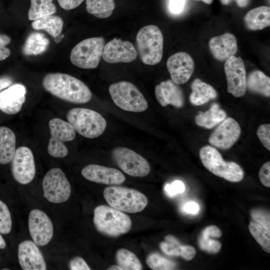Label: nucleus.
<instances>
[{
  "mask_svg": "<svg viewBox=\"0 0 270 270\" xmlns=\"http://www.w3.org/2000/svg\"><path fill=\"white\" fill-rule=\"evenodd\" d=\"M42 84L54 96L70 102L85 104L92 98L90 89L84 82L68 74H47L42 79Z\"/></svg>",
  "mask_w": 270,
  "mask_h": 270,
  "instance_id": "nucleus-1",
  "label": "nucleus"
},
{
  "mask_svg": "<svg viewBox=\"0 0 270 270\" xmlns=\"http://www.w3.org/2000/svg\"><path fill=\"white\" fill-rule=\"evenodd\" d=\"M94 225L100 233L117 237L127 233L131 228L132 220L123 212L112 206L100 205L94 211Z\"/></svg>",
  "mask_w": 270,
  "mask_h": 270,
  "instance_id": "nucleus-2",
  "label": "nucleus"
},
{
  "mask_svg": "<svg viewBox=\"0 0 270 270\" xmlns=\"http://www.w3.org/2000/svg\"><path fill=\"white\" fill-rule=\"evenodd\" d=\"M103 195L110 206L128 213L142 212L148 204V199L144 194L134 189L123 186L106 187Z\"/></svg>",
  "mask_w": 270,
  "mask_h": 270,
  "instance_id": "nucleus-3",
  "label": "nucleus"
},
{
  "mask_svg": "<svg viewBox=\"0 0 270 270\" xmlns=\"http://www.w3.org/2000/svg\"><path fill=\"white\" fill-rule=\"evenodd\" d=\"M136 42L140 57L144 64L155 65L160 62L164 38L157 26L148 25L142 28L137 33Z\"/></svg>",
  "mask_w": 270,
  "mask_h": 270,
  "instance_id": "nucleus-4",
  "label": "nucleus"
},
{
  "mask_svg": "<svg viewBox=\"0 0 270 270\" xmlns=\"http://www.w3.org/2000/svg\"><path fill=\"white\" fill-rule=\"evenodd\" d=\"M66 118L76 132L88 138L100 136L106 126V122L100 114L86 108L70 109L66 114Z\"/></svg>",
  "mask_w": 270,
  "mask_h": 270,
  "instance_id": "nucleus-5",
  "label": "nucleus"
},
{
  "mask_svg": "<svg viewBox=\"0 0 270 270\" xmlns=\"http://www.w3.org/2000/svg\"><path fill=\"white\" fill-rule=\"evenodd\" d=\"M204 166L214 175L233 182L242 180L244 172L236 162H225L221 154L214 147L206 146L200 151Z\"/></svg>",
  "mask_w": 270,
  "mask_h": 270,
  "instance_id": "nucleus-6",
  "label": "nucleus"
},
{
  "mask_svg": "<svg viewBox=\"0 0 270 270\" xmlns=\"http://www.w3.org/2000/svg\"><path fill=\"white\" fill-rule=\"evenodd\" d=\"M109 92L114 104L122 110L140 112L148 108L147 100L132 82L121 81L112 84L109 87Z\"/></svg>",
  "mask_w": 270,
  "mask_h": 270,
  "instance_id": "nucleus-7",
  "label": "nucleus"
},
{
  "mask_svg": "<svg viewBox=\"0 0 270 270\" xmlns=\"http://www.w3.org/2000/svg\"><path fill=\"white\" fill-rule=\"evenodd\" d=\"M105 41L102 37L86 38L72 49L70 60L75 66L81 68H96L102 55Z\"/></svg>",
  "mask_w": 270,
  "mask_h": 270,
  "instance_id": "nucleus-8",
  "label": "nucleus"
},
{
  "mask_svg": "<svg viewBox=\"0 0 270 270\" xmlns=\"http://www.w3.org/2000/svg\"><path fill=\"white\" fill-rule=\"evenodd\" d=\"M48 126L50 134L47 148L48 154L54 158L65 157L68 154V150L64 142L74 139L76 135L74 129L70 123L60 118L50 120Z\"/></svg>",
  "mask_w": 270,
  "mask_h": 270,
  "instance_id": "nucleus-9",
  "label": "nucleus"
},
{
  "mask_svg": "<svg viewBox=\"0 0 270 270\" xmlns=\"http://www.w3.org/2000/svg\"><path fill=\"white\" fill-rule=\"evenodd\" d=\"M42 187L44 196L52 203L66 202L71 193L70 183L59 168H52L47 172L43 178Z\"/></svg>",
  "mask_w": 270,
  "mask_h": 270,
  "instance_id": "nucleus-10",
  "label": "nucleus"
},
{
  "mask_svg": "<svg viewBox=\"0 0 270 270\" xmlns=\"http://www.w3.org/2000/svg\"><path fill=\"white\" fill-rule=\"evenodd\" d=\"M112 154L118 166L130 176L144 177L150 171L148 161L132 150L124 147H118L112 150Z\"/></svg>",
  "mask_w": 270,
  "mask_h": 270,
  "instance_id": "nucleus-11",
  "label": "nucleus"
},
{
  "mask_svg": "<svg viewBox=\"0 0 270 270\" xmlns=\"http://www.w3.org/2000/svg\"><path fill=\"white\" fill-rule=\"evenodd\" d=\"M11 170L14 178L19 184H26L34 179L36 166L34 155L30 148L20 146L11 160Z\"/></svg>",
  "mask_w": 270,
  "mask_h": 270,
  "instance_id": "nucleus-12",
  "label": "nucleus"
},
{
  "mask_svg": "<svg viewBox=\"0 0 270 270\" xmlns=\"http://www.w3.org/2000/svg\"><path fill=\"white\" fill-rule=\"evenodd\" d=\"M224 68L228 92L236 98L242 96L247 88L246 71L243 60L240 57L232 56L226 60Z\"/></svg>",
  "mask_w": 270,
  "mask_h": 270,
  "instance_id": "nucleus-13",
  "label": "nucleus"
},
{
  "mask_svg": "<svg viewBox=\"0 0 270 270\" xmlns=\"http://www.w3.org/2000/svg\"><path fill=\"white\" fill-rule=\"evenodd\" d=\"M28 224L30 235L37 245L44 246L52 239L53 224L44 212L38 209L32 210L28 214Z\"/></svg>",
  "mask_w": 270,
  "mask_h": 270,
  "instance_id": "nucleus-14",
  "label": "nucleus"
},
{
  "mask_svg": "<svg viewBox=\"0 0 270 270\" xmlns=\"http://www.w3.org/2000/svg\"><path fill=\"white\" fill-rule=\"evenodd\" d=\"M241 133L238 122L232 118H228L212 132L208 138L210 144L216 148L227 150L238 140Z\"/></svg>",
  "mask_w": 270,
  "mask_h": 270,
  "instance_id": "nucleus-15",
  "label": "nucleus"
},
{
  "mask_svg": "<svg viewBox=\"0 0 270 270\" xmlns=\"http://www.w3.org/2000/svg\"><path fill=\"white\" fill-rule=\"evenodd\" d=\"M102 56L108 63H128L136 59L137 52L132 42L115 38L104 46Z\"/></svg>",
  "mask_w": 270,
  "mask_h": 270,
  "instance_id": "nucleus-16",
  "label": "nucleus"
},
{
  "mask_svg": "<svg viewBox=\"0 0 270 270\" xmlns=\"http://www.w3.org/2000/svg\"><path fill=\"white\" fill-rule=\"evenodd\" d=\"M166 66L171 80L179 85L186 83L190 78L194 70V64L188 54L178 52L168 58Z\"/></svg>",
  "mask_w": 270,
  "mask_h": 270,
  "instance_id": "nucleus-17",
  "label": "nucleus"
},
{
  "mask_svg": "<svg viewBox=\"0 0 270 270\" xmlns=\"http://www.w3.org/2000/svg\"><path fill=\"white\" fill-rule=\"evenodd\" d=\"M81 174L86 179L96 183L119 185L124 182L126 178L119 170L96 164L84 167Z\"/></svg>",
  "mask_w": 270,
  "mask_h": 270,
  "instance_id": "nucleus-18",
  "label": "nucleus"
},
{
  "mask_svg": "<svg viewBox=\"0 0 270 270\" xmlns=\"http://www.w3.org/2000/svg\"><path fill=\"white\" fill-rule=\"evenodd\" d=\"M18 260L24 270H45L46 264L42 255L32 240H25L18 246Z\"/></svg>",
  "mask_w": 270,
  "mask_h": 270,
  "instance_id": "nucleus-19",
  "label": "nucleus"
},
{
  "mask_svg": "<svg viewBox=\"0 0 270 270\" xmlns=\"http://www.w3.org/2000/svg\"><path fill=\"white\" fill-rule=\"evenodd\" d=\"M26 88L20 84L9 86L0 92V110L8 114L18 112L26 100Z\"/></svg>",
  "mask_w": 270,
  "mask_h": 270,
  "instance_id": "nucleus-20",
  "label": "nucleus"
},
{
  "mask_svg": "<svg viewBox=\"0 0 270 270\" xmlns=\"http://www.w3.org/2000/svg\"><path fill=\"white\" fill-rule=\"evenodd\" d=\"M155 96L160 104L166 106L171 104L182 108L184 104V96L182 90L171 80L162 82L155 88Z\"/></svg>",
  "mask_w": 270,
  "mask_h": 270,
  "instance_id": "nucleus-21",
  "label": "nucleus"
},
{
  "mask_svg": "<svg viewBox=\"0 0 270 270\" xmlns=\"http://www.w3.org/2000/svg\"><path fill=\"white\" fill-rule=\"evenodd\" d=\"M209 48L216 60H226L234 56L237 51L236 38L230 33L212 37L209 42Z\"/></svg>",
  "mask_w": 270,
  "mask_h": 270,
  "instance_id": "nucleus-22",
  "label": "nucleus"
},
{
  "mask_svg": "<svg viewBox=\"0 0 270 270\" xmlns=\"http://www.w3.org/2000/svg\"><path fill=\"white\" fill-rule=\"evenodd\" d=\"M191 88L192 92L190 96V100L195 106L202 105L217 96L215 89L199 78H196L192 82Z\"/></svg>",
  "mask_w": 270,
  "mask_h": 270,
  "instance_id": "nucleus-23",
  "label": "nucleus"
},
{
  "mask_svg": "<svg viewBox=\"0 0 270 270\" xmlns=\"http://www.w3.org/2000/svg\"><path fill=\"white\" fill-rule=\"evenodd\" d=\"M16 146V137L14 132L6 126H0V164L11 162Z\"/></svg>",
  "mask_w": 270,
  "mask_h": 270,
  "instance_id": "nucleus-24",
  "label": "nucleus"
},
{
  "mask_svg": "<svg viewBox=\"0 0 270 270\" xmlns=\"http://www.w3.org/2000/svg\"><path fill=\"white\" fill-rule=\"evenodd\" d=\"M246 27L251 30H260L270 25V8L261 6L250 10L244 16Z\"/></svg>",
  "mask_w": 270,
  "mask_h": 270,
  "instance_id": "nucleus-25",
  "label": "nucleus"
},
{
  "mask_svg": "<svg viewBox=\"0 0 270 270\" xmlns=\"http://www.w3.org/2000/svg\"><path fill=\"white\" fill-rule=\"evenodd\" d=\"M226 117L225 111L220 108L218 104L214 103L207 111L199 112L196 116L195 122L198 126L210 129L223 121Z\"/></svg>",
  "mask_w": 270,
  "mask_h": 270,
  "instance_id": "nucleus-26",
  "label": "nucleus"
},
{
  "mask_svg": "<svg viewBox=\"0 0 270 270\" xmlns=\"http://www.w3.org/2000/svg\"><path fill=\"white\" fill-rule=\"evenodd\" d=\"M246 88L253 92L270 97V78L260 70H254L246 78Z\"/></svg>",
  "mask_w": 270,
  "mask_h": 270,
  "instance_id": "nucleus-27",
  "label": "nucleus"
},
{
  "mask_svg": "<svg viewBox=\"0 0 270 270\" xmlns=\"http://www.w3.org/2000/svg\"><path fill=\"white\" fill-rule=\"evenodd\" d=\"M64 22L58 16L48 15L34 20L32 23V27L36 30H44L54 38L61 34Z\"/></svg>",
  "mask_w": 270,
  "mask_h": 270,
  "instance_id": "nucleus-28",
  "label": "nucleus"
},
{
  "mask_svg": "<svg viewBox=\"0 0 270 270\" xmlns=\"http://www.w3.org/2000/svg\"><path fill=\"white\" fill-rule=\"evenodd\" d=\"M50 44L49 40L43 34H30L22 48V52L27 56L38 55L44 52Z\"/></svg>",
  "mask_w": 270,
  "mask_h": 270,
  "instance_id": "nucleus-29",
  "label": "nucleus"
},
{
  "mask_svg": "<svg viewBox=\"0 0 270 270\" xmlns=\"http://www.w3.org/2000/svg\"><path fill=\"white\" fill-rule=\"evenodd\" d=\"M87 12L96 18L110 16L116 7L114 0H86Z\"/></svg>",
  "mask_w": 270,
  "mask_h": 270,
  "instance_id": "nucleus-30",
  "label": "nucleus"
},
{
  "mask_svg": "<svg viewBox=\"0 0 270 270\" xmlns=\"http://www.w3.org/2000/svg\"><path fill=\"white\" fill-rule=\"evenodd\" d=\"M53 0H30V6L28 12V18L34 20L56 12V8Z\"/></svg>",
  "mask_w": 270,
  "mask_h": 270,
  "instance_id": "nucleus-31",
  "label": "nucleus"
},
{
  "mask_svg": "<svg viewBox=\"0 0 270 270\" xmlns=\"http://www.w3.org/2000/svg\"><path fill=\"white\" fill-rule=\"evenodd\" d=\"M118 265L123 270H141L142 264L136 255L126 248L118 250L116 254Z\"/></svg>",
  "mask_w": 270,
  "mask_h": 270,
  "instance_id": "nucleus-32",
  "label": "nucleus"
},
{
  "mask_svg": "<svg viewBox=\"0 0 270 270\" xmlns=\"http://www.w3.org/2000/svg\"><path fill=\"white\" fill-rule=\"evenodd\" d=\"M249 230L262 248L270 252V232L261 224L252 220L248 225Z\"/></svg>",
  "mask_w": 270,
  "mask_h": 270,
  "instance_id": "nucleus-33",
  "label": "nucleus"
},
{
  "mask_svg": "<svg viewBox=\"0 0 270 270\" xmlns=\"http://www.w3.org/2000/svg\"><path fill=\"white\" fill-rule=\"evenodd\" d=\"M146 264L149 268L154 270H174L176 264L168 260L157 253L150 254L146 258Z\"/></svg>",
  "mask_w": 270,
  "mask_h": 270,
  "instance_id": "nucleus-34",
  "label": "nucleus"
},
{
  "mask_svg": "<svg viewBox=\"0 0 270 270\" xmlns=\"http://www.w3.org/2000/svg\"><path fill=\"white\" fill-rule=\"evenodd\" d=\"M165 242L160 244V247L162 252L170 256H180L182 244L172 235H168L164 238Z\"/></svg>",
  "mask_w": 270,
  "mask_h": 270,
  "instance_id": "nucleus-35",
  "label": "nucleus"
},
{
  "mask_svg": "<svg viewBox=\"0 0 270 270\" xmlns=\"http://www.w3.org/2000/svg\"><path fill=\"white\" fill-rule=\"evenodd\" d=\"M198 244L200 249L210 254H216L221 248V243L218 240L212 239L208 236L200 233Z\"/></svg>",
  "mask_w": 270,
  "mask_h": 270,
  "instance_id": "nucleus-36",
  "label": "nucleus"
},
{
  "mask_svg": "<svg viewBox=\"0 0 270 270\" xmlns=\"http://www.w3.org/2000/svg\"><path fill=\"white\" fill-rule=\"evenodd\" d=\"M12 220L10 212L3 202L0 200V233L9 234L12 230Z\"/></svg>",
  "mask_w": 270,
  "mask_h": 270,
  "instance_id": "nucleus-37",
  "label": "nucleus"
},
{
  "mask_svg": "<svg viewBox=\"0 0 270 270\" xmlns=\"http://www.w3.org/2000/svg\"><path fill=\"white\" fill-rule=\"evenodd\" d=\"M253 220L258 222L268 230H270V212L260 208L253 209L250 212Z\"/></svg>",
  "mask_w": 270,
  "mask_h": 270,
  "instance_id": "nucleus-38",
  "label": "nucleus"
},
{
  "mask_svg": "<svg viewBox=\"0 0 270 270\" xmlns=\"http://www.w3.org/2000/svg\"><path fill=\"white\" fill-rule=\"evenodd\" d=\"M257 136L262 145L270 150V124L260 125L256 132Z\"/></svg>",
  "mask_w": 270,
  "mask_h": 270,
  "instance_id": "nucleus-39",
  "label": "nucleus"
},
{
  "mask_svg": "<svg viewBox=\"0 0 270 270\" xmlns=\"http://www.w3.org/2000/svg\"><path fill=\"white\" fill-rule=\"evenodd\" d=\"M164 190L168 196L172 198L178 194L182 193L185 190V186L182 181L176 180L171 184H166Z\"/></svg>",
  "mask_w": 270,
  "mask_h": 270,
  "instance_id": "nucleus-40",
  "label": "nucleus"
},
{
  "mask_svg": "<svg viewBox=\"0 0 270 270\" xmlns=\"http://www.w3.org/2000/svg\"><path fill=\"white\" fill-rule=\"evenodd\" d=\"M261 183L265 186L270 187V162H268L261 167L259 174Z\"/></svg>",
  "mask_w": 270,
  "mask_h": 270,
  "instance_id": "nucleus-41",
  "label": "nucleus"
},
{
  "mask_svg": "<svg viewBox=\"0 0 270 270\" xmlns=\"http://www.w3.org/2000/svg\"><path fill=\"white\" fill-rule=\"evenodd\" d=\"M10 38L5 34H0V61L9 56L10 51L6 46L10 42Z\"/></svg>",
  "mask_w": 270,
  "mask_h": 270,
  "instance_id": "nucleus-42",
  "label": "nucleus"
},
{
  "mask_svg": "<svg viewBox=\"0 0 270 270\" xmlns=\"http://www.w3.org/2000/svg\"><path fill=\"white\" fill-rule=\"evenodd\" d=\"M69 267L71 270H90V268L81 257L74 258L69 263Z\"/></svg>",
  "mask_w": 270,
  "mask_h": 270,
  "instance_id": "nucleus-43",
  "label": "nucleus"
},
{
  "mask_svg": "<svg viewBox=\"0 0 270 270\" xmlns=\"http://www.w3.org/2000/svg\"><path fill=\"white\" fill-rule=\"evenodd\" d=\"M186 0H169L168 8L174 14H179L184 10Z\"/></svg>",
  "mask_w": 270,
  "mask_h": 270,
  "instance_id": "nucleus-44",
  "label": "nucleus"
},
{
  "mask_svg": "<svg viewBox=\"0 0 270 270\" xmlns=\"http://www.w3.org/2000/svg\"><path fill=\"white\" fill-rule=\"evenodd\" d=\"M196 254L195 248L189 245H182L180 256L186 260H192Z\"/></svg>",
  "mask_w": 270,
  "mask_h": 270,
  "instance_id": "nucleus-45",
  "label": "nucleus"
},
{
  "mask_svg": "<svg viewBox=\"0 0 270 270\" xmlns=\"http://www.w3.org/2000/svg\"><path fill=\"white\" fill-rule=\"evenodd\" d=\"M60 6L64 10H70L79 5L84 0H57Z\"/></svg>",
  "mask_w": 270,
  "mask_h": 270,
  "instance_id": "nucleus-46",
  "label": "nucleus"
},
{
  "mask_svg": "<svg viewBox=\"0 0 270 270\" xmlns=\"http://www.w3.org/2000/svg\"><path fill=\"white\" fill-rule=\"evenodd\" d=\"M201 233L214 238H220L222 235L221 230L215 225H211L206 227Z\"/></svg>",
  "mask_w": 270,
  "mask_h": 270,
  "instance_id": "nucleus-47",
  "label": "nucleus"
},
{
  "mask_svg": "<svg viewBox=\"0 0 270 270\" xmlns=\"http://www.w3.org/2000/svg\"><path fill=\"white\" fill-rule=\"evenodd\" d=\"M198 205L193 202L186 203L182 207V210L188 214H196L199 211Z\"/></svg>",
  "mask_w": 270,
  "mask_h": 270,
  "instance_id": "nucleus-48",
  "label": "nucleus"
},
{
  "mask_svg": "<svg viewBox=\"0 0 270 270\" xmlns=\"http://www.w3.org/2000/svg\"><path fill=\"white\" fill-rule=\"evenodd\" d=\"M224 5L230 4L232 1H234L240 8H244L248 6L250 0H220Z\"/></svg>",
  "mask_w": 270,
  "mask_h": 270,
  "instance_id": "nucleus-49",
  "label": "nucleus"
},
{
  "mask_svg": "<svg viewBox=\"0 0 270 270\" xmlns=\"http://www.w3.org/2000/svg\"><path fill=\"white\" fill-rule=\"evenodd\" d=\"M12 84V79L8 76L0 78V92L4 89L8 87Z\"/></svg>",
  "mask_w": 270,
  "mask_h": 270,
  "instance_id": "nucleus-50",
  "label": "nucleus"
},
{
  "mask_svg": "<svg viewBox=\"0 0 270 270\" xmlns=\"http://www.w3.org/2000/svg\"><path fill=\"white\" fill-rule=\"evenodd\" d=\"M64 37V35L60 34L54 38V40L56 43L60 42L62 38Z\"/></svg>",
  "mask_w": 270,
  "mask_h": 270,
  "instance_id": "nucleus-51",
  "label": "nucleus"
},
{
  "mask_svg": "<svg viewBox=\"0 0 270 270\" xmlns=\"http://www.w3.org/2000/svg\"><path fill=\"white\" fill-rule=\"evenodd\" d=\"M6 246V242L4 239L3 238L0 234V248L3 249L5 248Z\"/></svg>",
  "mask_w": 270,
  "mask_h": 270,
  "instance_id": "nucleus-52",
  "label": "nucleus"
},
{
  "mask_svg": "<svg viewBox=\"0 0 270 270\" xmlns=\"http://www.w3.org/2000/svg\"><path fill=\"white\" fill-rule=\"evenodd\" d=\"M108 270H123L118 265H113L108 268Z\"/></svg>",
  "mask_w": 270,
  "mask_h": 270,
  "instance_id": "nucleus-53",
  "label": "nucleus"
},
{
  "mask_svg": "<svg viewBox=\"0 0 270 270\" xmlns=\"http://www.w3.org/2000/svg\"><path fill=\"white\" fill-rule=\"evenodd\" d=\"M200 0L202 2H203L206 4H210L213 0Z\"/></svg>",
  "mask_w": 270,
  "mask_h": 270,
  "instance_id": "nucleus-54",
  "label": "nucleus"
}]
</instances>
